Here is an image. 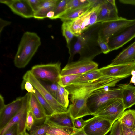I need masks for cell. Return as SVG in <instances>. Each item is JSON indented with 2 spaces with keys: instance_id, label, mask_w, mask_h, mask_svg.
<instances>
[{
  "instance_id": "6da1fadb",
  "label": "cell",
  "mask_w": 135,
  "mask_h": 135,
  "mask_svg": "<svg viewBox=\"0 0 135 135\" xmlns=\"http://www.w3.org/2000/svg\"><path fill=\"white\" fill-rule=\"evenodd\" d=\"M123 79L121 78L103 75L91 81L70 84L65 88L69 92L71 102L75 101L87 105V99L95 91L104 88L114 87Z\"/></svg>"
},
{
  "instance_id": "7a4b0ae2",
  "label": "cell",
  "mask_w": 135,
  "mask_h": 135,
  "mask_svg": "<svg viewBox=\"0 0 135 135\" xmlns=\"http://www.w3.org/2000/svg\"><path fill=\"white\" fill-rule=\"evenodd\" d=\"M101 24V23H97L81 35L76 37L77 40L72 46H70L68 49L70 56L68 63L72 62L74 56L77 53L80 55L79 60H92L96 56L100 54L94 50L102 53L100 51L96 50L91 46H93V44H98V38H95V33L98 31Z\"/></svg>"
},
{
  "instance_id": "3957f363",
  "label": "cell",
  "mask_w": 135,
  "mask_h": 135,
  "mask_svg": "<svg viewBox=\"0 0 135 135\" xmlns=\"http://www.w3.org/2000/svg\"><path fill=\"white\" fill-rule=\"evenodd\" d=\"M41 44L40 38L36 33L27 31L23 34L14 60L15 66L25 68L28 64Z\"/></svg>"
},
{
  "instance_id": "277c9868",
  "label": "cell",
  "mask_w": 135,
  "mask_h": 135,
  "mask_svg": "<svg viewBox=\"0 0 135 135\" xmlns=\"http://www.w3.org/2000/svg\"><path fill=\"white\" fill-rule=\"evenodd\" d=\"M122 90L120 88H102L92 93L87 99V106L92 115L94 116L111 100L122 99Z\"/></svg>"
},
{
  "instance_id": "5b68a950",
  "label": "cell",
  "mask_w": 135,
  "mask_h": 135,
  "mask_svg": "<svg viewBox=\"0 0 135 135\" xmlns=\"http://www.w3.org/2000/svg\"><path fill=\"white\" fill-rule=\"evenodd\" d=\"M100 4L94 5L78 18L70 22H66L75 37L80 36L97 23V15Z\"/></svg>"
},
{
  "instance_id": "8992f818",
  "label": "cell",
  "mask_w": 135,
  "mask_h": 135,
  "mask_svg": "<svg viewBox=\"0 0 135 135\" xmlns=\"http://www.w3.org/2000/svg\"><path fill=\"white\" fill-rule=\"evenodd\" d=\"M135 22V19L128 20L121 17L118 19L101 23L98 37L107 43L109 39L123 29Z\"/></svg>"
},
{
  "instance_id": "52a82bcc",
  "label": "cell",
  "mask_w": 135,
  "mask_h": 135,
  "mask_svg": "<svg viewBox=\"0 0 135 135\" xmlns=\"http://www.w3.org/2000/svg\"><path fill=\"white\" fill-rule=\"evenodd\" d=\"M37 79L57 83L61 71V63L57 62L37 65L32 67L30 70Z\"/></svg>"
},
{
  "instance_id": "ba28073f",
  "label": "cell",
  "mask_w": 135,
  "mask_h": 135,
  "mask_svg": "<svg viewBox=\"0 0 135 135\" xmlns=\"http://www.w3.org/2000/svg\"><path fill=\"white\" fill-rule=\"evenodd\" d=\"M23 80L30 82L42 97L46 100L53 110L55 113L65 112L68 111L57 101L47 90L41 81L36 78L30 70L26 72L23 77Z\"/></svg>"
},
{
  "instance_id": "9c48e42d",
  "label": "cell",
  "mask_w": 135,
  "mask_h": 135,
  "mask_svg": "<svg viewBox=\"0 0 135 135\" xmlns=\"http://www.w3.org/2000/svg\"><path fill=\"white\" fill-rule=\"evenodd\" d=\"M125 110L122 99L115 98L109 102L95 116L107 120L113 124L119 118Z\"/></svg>"
},
{
  "instance_id": "30bf717a",
  "label": "cell",
  "mask_w": 135,
  "mask_h": 135,
  "mask_svg": "<svg viewBox=\"0 0 135 135\" xmlns=\"http://www.w3.org/2000/svg\"><path fill=\"white\" fill-rule=\"evenodd\" d=\"M98 67V64L92 60H79L68 63L61 70L60 76L82 74L97 70Z\"/></svg>"
},
{
  "instance_id": "8fae6325",
  "label": "cell",
  "mask_w": 135,
  "mask_h": 135,
  "mask_svg": "<svg viewBox=\"0 0 135 135\" xmlns=\"http://www.w3.org/2000/svg\"><path fill=\"white\" fill-rule=\"evenodd\" d=\"M29 95L28 93L23 96V103L21 108L7 125L0 130V135H3L9 128L15 124L18 125L19 135L26 132V123Z\"/></svg>"
},
{
  "instance_id": "7c38bea8",
  "label": "cell",
  "mask_w": 135,
  "mask_h": 135,
  "mask_svg": "<svg viewBox=\"0 0 135 135\" xmlns=\"http://www.w3.org/2000/svg\"><path fill=\"white\" fill-rule=\"evenodd\" d=\"M113 124L109 120L95 116L83 129L87 135H105L111 130Z\"/></svg>"
},
{
  "instance_id": "4fadbf2b",
  "label": "cell",
  "mask_w": 135,
  "mask_h": 135,
  "mask_svg": "<svg viewBox=\"0 0 135 135\" xmlns=\"http://www.w3.org/2000/svg\"><path fill=\"white\" fill-rule=\"evenodd\" d=\"M135 37V22L110 38L107 44L110 51L122 47Z\"/></svg>"
},
{
  "instance_id": "5bb4252c",
  "label": "cell",
  "mask_w": 135,
  "mask_h": 135,
  "mask_svg": "<svg viewBox=\"0 0 135 135\" xmlns=\"http://www.w3.org/2000/svg\"><path fill=\"white\" fill-rule=\"evenodd\" d=\"M98 70L103 75L124 79L130 76L131 71L135 70V62L114 65L109 64Z\"/></svg>"
},
{
  "instance_id": "9a60e30c",
  "label": "cell",
  "mask_w": 135,
  "mask_h": 135,
  "mask_svg": "<svg viewBox=\"0 0 135 135\" xmlns=\"http://www.w3.org/2000/svg\"><path fill=\"white\" fill-rule=\"evenodd\" d=\"M114 0H103L99 8L97 23H101L119 18Z\"/></svg>"
},
{
  "instance_id": "2e32d148",
  "label": "cell",
  "mask_w": 135,
  "mask_h": 135,
  "mask_svg": "<svg viewBox=\"0 0 135 135\" xmlns=\"http://www.w3.org/2000/svg\"><path fill=\"white\" fill-rule=\"evenodd\" d=\"M23 97H19L0 110V130L18 113L22 105Z\"/></svg>"
},
{
  "instance_id": "e0dca14e",
  "label": "cell",
  "mask_w": 135,
  "mask_h": 135,
  "mask_svg": "<svg viewBox=\"0 0 135 135\" xmlns=\"http://www.w3.org/2000/svg\"><path fill=\"white\" fill-rule=\"evenodd\" d=\"M8 6L14 13L26 18L34 17V12L27 0H0Z\"/></svg>"
},
{
  "instance_id": "ac0fdd59",
  "label": "cell",
  "mask_w": 135,
  "mask_h": 135,
  "mask_svg": "<svg viewBox=\"0 0 135 135\" xmlns=\"http://www.w3.org/2000/svg\"><path fill=\"white\" fill-rule=\"evenodd\" d=\"M45 121L62 127L71 128L74 127L73 119L68 110L65 112L55 113L46 117Z\"/></svg>"
},
{
  "instance_id": "d6986e66",
  "label": "cell",
  "mask_w": 135,
  "mask_h": 135,
  "mask_svg": "<svg viewBox=\"0 0 135 135\" xmlns=\"http://www.w3.org/2000/svg\"><path fill=\"white\" fill-rule=\"evenodd\" d=\"M135 62V41L120 52L110 64L114 65Z\"/></svg>"
},
{
  "instance_id": "ffe728a7",
  "label": "cell",
  "mask_w": 135,
  "mask_h": 135,
  "mask_svg": "<svg viewBox=\"0 0 135 135\" xmlns=\"http://www.w3.org/2000/svg\"><path fill=\"white\" fill-rule=\"evenodd\" d=\"M29 94L28 108L31 110L34 116L35 124L44 122L46 116L42 106L33 94Z\"/></svg>"
},
{
  "instance_id": "44dd1931",
  "label": "cell",
  "mask_w": 135,
  "mask_h": 135,
  "mask_svg": "<svg viewBox=\"0 0 135 135\" xmlns=\"http://www.w3.org/2000/svg\"><path fill=\"white\" fill-rule=\"evenodd\" d=\"M122 90V99L125 109L135 105V86L130 84L117 85Z\"/></svg>"
},
{
  "instance_id": "7402d4cb",
  "label": "cell",
  "mask_w": 135,
  "mask_h": 135,
  "mask_svg": "<svg viewBox=\"0 0 135 135\" xmlns=\"http://www.w3.org/2000/svg\"><path fill=\"white\" fill-rule=\"evenodd\" d=\"M58 0H43L37 10L34 12V18L38 19H43L47 18L48 13L54 11Z\"/></svg>"
},
{
  "instance_id": "603a6c76",
  "label": "cell",
  "mask_w": 135,
  "mask_h": 135,
  "mask_svg": "<svg viewBox=\"0 0 135 135\" xmlns=\"http://www.w3.org/2000/svg\"><path fill=\"white\" fill-rule=\"evenodd\" d=\"M89 1V4L70 11L62 15L59 18L63 22H69L78 18L94 6L91 0Z\"/></svg>"
},
{
  "instance_id": "cb8c5ba5",
  "label": "cell",
  "mask_w": 135,
  "mask_h": 135,
  "mask_svg": "<svg viewBox=\"0 0 135 135\" xmlns=\"http://www.w3.org/2000/svg\"><path fill=\"white\" fill-rule=\"evenodd\" d=\"M125 127L135 130V110L124 111L118 119Z\"/></svg>"
},
{
  "instance_id": "d4e9b609",
  "label": "cell",
  "mask_w": 135,
  "mask_h": 135,
  "mask_svg": "<svg viewBox=\"0 0 135 135\" xmlns=\"http://www.w3.org/2000/svg\"><path fill=\"white\" fill-rule=\"evenodd\" d=\"M44 123L51 126L50 129L46 133L50 135H71L74 128L65 127L57 126L47 122L45 121Z\"/></svg>"
},
{
  "instance_id": "484cf974",
  "label": "cell",
  "mask_w": 135,
  "mask_h": 135,
  "mask_svg": "<svg viewBox=\"0 0 135 135\" xmlns=\"http://www.w3.org/2000/svg\"><path fill=\"white\" fill-rule=\"evenodd\" d=\"M103 75L98 69L82 74L70 84H76L91 81Z\"/></svg>"
},
{
  "instance_id": "4316f807",
  "label": "cell",
  "mask_w": 135,
  "mask_h": 135,
  "mask_svg": "<svg viewBox=\"0 0 135 135\" xmlns=\"http://www.w3.org/2000/svg\"><path fill=\"white\" fill-rule=\"evenodd\" d=\"M32 93L35 95L42 106L46 117L55 113L48 102L34 88L33 92Z\"/></svg>"
},
{
  "instance_id": "83f0119b",
  "label": "cell",
  "mask_w": 135,
  "mask_h": 135,
  "mask_svg": "<svg viewBox=\"0 0 135 135\" xmlns=\"http://www.w3.org/2000/svg\"><path fill=\"white\" fill-rule=\"evenodd\" d=\"M69 91L64 87L59 85L56 99L58 102L66 109L69 105Z\"/></svg>"
},
{
  "instance_id": "f1b7e54d",
  "label": "cell",
  "mask_w": 135,
  "mask_h": 135,
  "mask_svg": "<svg viewBox=\"0 0 135 135\" xmlns=\"http://www.w3.org/2000/svg\"><path fill=\"white\" fill-rule=\"evenodd\" d=\"M90 3L89 0H69L64 11L59 18L70 11L87 5Z\"/></svg>"
},
{
  "instance_id": "f546056e",
  "label": "cell",
  "mask_w": 135,
  "mask_h": 135,
  "mask_svg": "<svg viewBox=\"0 0 135 135\" xmlns=\"http://www.w3.org/2000/svg\"><path fill=\"white\" fill-rule=\"evenodd\" d=\"M51 126L48 124H43L37 125L34 124L30 131V135H44L50 129Z\"/></svg>"
},
{
  "instance_id": "4dcf8cb0",
  "label": "cell",
  "mask_w": 135,
  "mask_h": 135,
  "mask_svg": "<svg viewBox=\"0 0 135 135\" xmlns=\"http://www.w3.org/2000/svg\"><path fill=\"white\" fill-rule=\"evenodd\" d=\"M82 74L69 75L62 76H60L57 83L60 86L65 88L71 83Z\"/></svg>"
},
{
  "instance_id": "1f68e13d",
  "label": "cell",
  "mask_w": 135,
  "mask_h": 135,
  "mask_svg": "<svg viewBox=\"0 0 135 135\" xmlns=\"http://www.w3.org/2000/svg\"><path fill=\"white\" fill-rule=\"evenodd\" d=\"M61 28L63 35L65 38L67 44V47L68 49L70 47L71 42L75 36L70 29L67 22H63Z\"/></svg>"
},
{
  "instance_id": "d6a6232c",
  "label": "cell",
  "mask_w": 135,
  "mask_h": 135,
  "mask_svg": "<svg viewBox=\"0 0 135 135\" xmlns=\"http://www.w3.org/2000/svg\"><path fill=\"white\" fill-rule=\"evenodd\" d=\"M69 0H58L54 10V15L52 19L59 18L64 11Z\"/></svg>"
},
{
  "instance_id": "836d02e7",
  "label": "cell",
  "mask_w": 135,
  "mask_h": 135,
  "mask_svg": "<svg viewBox=\"0 0 135 135\" xmlns=\"http://www.w3.org/2000/svg\"><path fill=\"white\" fill-rule=\"evenodd\" d=\"M109 135H123L122 124L118 120L113 124Z\"/></svg>"
},
{
  "instance_id": "e575fe53",
  "label": "cell",
  "mask_w": 135,
  "mask_h": 135,
  "mask_svg": "<svg viewBox=\"0 0 135 135\" xmlns=\"http://www.w3.org/2000/svg\"><path fill=\"white\" fill-rule=\"evenodd\" d=\"M41 82L49 92L56 98L59 86L57 83H53L48 84Z\"/></svg>"
},
{
  "instance_id": "d590c367",
  "label": "cell",
  "mask_w": 135,
  "mask_h": 135,
  "mask_svg": "<svg viewBox=\"0 0 135 135\" xmlns=\"http://www.w3.org/2000/svg\"><path fill=\"white\" fill-rule=\"evenodd\" d=\"M35 124L34 116L31 110L28 108L26 123V128L28 131H30Z\"/></svg>"
},
{
  "instance_id": "8d00e7d4",
  "label": "cell",
  "mask_w": 135,
  "mask_h": 135,
  "mask_svg": "<svg viewBox=\"0 0 135 135\" xmlns=\"http://www.w3.org/2000/svg\"><path fill=\"white\" fill-rule=\"evenodd\" d=\"M92 119V118L86 120H84L82 118L73 119L74 128L80 129L83 128L84 126Z\"/></svg>"
},
{
  "instance_id": "74e56055",
  "label": "cell",
  "mask_w": 135,
  "mask_h": 135,
  "mask_svg": "<svg viewBox=\"0 0 135 135\" xmlns=\"http://www.w3.org/2000/svg\"><path fill=\"white\" fill-rule=\"evenodd\" d=\"M97 43L100 48L102 53L107 54L110 52L107 43L102 40L98 37Z\"/></svg>"
},
{
  "instance_id": "f35d334b",
  "label": "cell",
  "mask_w": 135,
  "mask_h": 135,
  "mask_svg": "<svg viewBox=\"0 0 135 135\" xmlns=\"http://www.w3.org/2000/svg\"><path fill=\"white\" fill-rule=\"evenodd\" d=\"M21 88L22 90H25L29 93H33L34 89L33 86L30 82L23 80L21 83Z\"/></svg>"
},
{
  "instance_id": "ab89813d",
  "label": "cell",
  "mask_w": 135,
  "mask_h": 135,
  "mask_svg": "<svg viewBox=\"0 0 135 135\" xmlns=\"http://www.w3.org/2000/svg\"><path fill=\"white\" fill-rule=\"evenodd\" d=\"M3 135H19L18 124H15L13 125L7 130Z\"/></svg>"
},
{
  "instance_id": "60d3db41",
  "label": "cell",
  "mask_w": 135,
  "mask_h": 135,
  "mask_svg": "<svg viewBox=\"0 0 135 135\" xmlns=\"http://www.w3.org/2000/svg\"><path fill=\"white\" fill-rule=\"evenodd\" d=\"M30 6L34 12L37 9L38 6L43 0H27Z\"/></svg>"
},
{
  "instance_id": "b9f144b4",
  "label": "cell",
  "mask_w": 135,
  "mask_h": 135,
  "mask_svg": "<svg viewBox=\"0 0 135 135\" xmlns=\"http://www.w3.org/2000/svg\"><path fill=\"white\" fill-rule=\"evenodd\" d=\"M123 135H135V130L128 128L122 124Z\"/></svg>"
},
{
  "instance_id": "7bdbcfd3",
  "label": "cell",
  "mask_w": 135,
  "mask_h": 135,
  "mask_svg": "<svg viewBox=\"0 0 135 135\" xmlns=\"http://www.w3.org/2000/svg\"><path fill=\"white\" fill-rule=\"evenodd\" d=\"M71 135H87L84 131L83 128L77 129L74 128L73 133Z\"/></svg>"
},
{
  "instance_id": "ee69618b",
  "label": "cell",
  "mask_w": 135,
  "mask_h": 135,
  "mask_svg": "<svg viewBox=\"0 0 135 135\" xmlns=\"http://www.w3.org/2000/svg\"><path fill=\"white\" fill-rule=\"evenodd\" d=\"M0 32H1L3 28L5 26L10 25L11 22L8 21H6L2 19H0Z\"/></svg>"
},
{
  "instance_id": "f6af8a7d",
  "label": "cell",
  "mask_w": 135,
  "mask_h": 135,
  "mask_svg": "<svg viewBox=\"0 0 135 135\" xmlns=\"http://www.w3.org/2000/svg\"><path fill=\"white\" fill-rule=\"evenodd\" d=\"M119 1L122 3L135 6V0H119Z\"/></svg>"
},
{
  "instance_id": "bcb514c9",
  "label": "cell",
  "mask_w": 135,
  "mask_h": 135,
  "mask_svg": "<svg viewBox=\"0 0 135 135\" xmlns=\"http://www.w3.org/2000/svg\"><path fill=\"white\" fill-rule=\"evenodd\" d=\"M131 74L132 76L130 81L129 84L134 83L135 84V70H133L131 71Z\"/></svg>"
},
{
  "instance_id": "7dc6e473",
  "label": "cell",
  "mask_w": 135,
  "mask_h": 135,
  "mask_svg": "<svg viewBox=\"0 0 135 135\" xmlns=\"http://www.w3.org/2000/svg\"><path fill=\"white\" fill-rule=\"evenodd\" d=\"M4 98L1 95H0V110L5 105Z\"/></svg>"
},
{
  "instance_id": "c3c4849f",
  "label": "cell",
  "mask_w": 135,
  "mask_h": 135,
  "mask_svg": "<svg viewBox=\"0 0 135 135\" xmlns=\"http://www.w3.org/2000/svg\"><path fill=\"white\" fill-rule=\"evenodd\" d=\"M54 15V11H51L49 12L47 15V18H48L52 19Z\"/></svg>"
},
{
  "instance_id": "681fc988",
  "label": "cell",
  "mask_w": 135,
  "mask_h": 135,
  "mask_svg": "<svg viewBox=\"0 0 135 135\" xmlns=\"http://www.w3.org/2000/svg\"><path fill=\"white\" fill-rule=\"evenodd\" d=\"M20 135H30L29 134L26 132H24L21 134H20Z\"/></svg>"
},
{
  "instance_id": "f907efd6",
  "label": "cell",
  "mask_w": 135,
  "mask_h": 135,
  "mask_svg": "<svg viewBox=\"0 0 135 135\" xmlns=\"http://www.w3.org/2000/svg\"><path fill=\"white\" fill-rule=\"evenodd\" d=\"M44 135H48V134H45Z\"/></svg>"
},
{
  "instance_id": "816d5d0a",
  "label": "cell",
  "mask_w": 135,
  "mask_h": 135,
  "mask_svg": "<svg viewBox=\"0 0 135 135\" xmlns=\"http://www.w3.org/2000/svg\"></svg>"
}]
</instances>
